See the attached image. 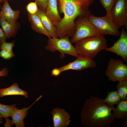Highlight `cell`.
<instances>
[{"label": "cell", "instance_id": "cell-1", "mask_svg": "<svg viewBox=\"0 0 127 127\" xmlns=\"http://www.w3.org/2000/svg\"><path fill=\"white\" fill-rule=\"evenodd\" d=\"M95 0H57L59 12L64 16L55 26L59 38L72 37L75 31V21L78 17H88L90 6Z\"/></svg>", "mask_w": 127, "mask_h": 127}, {"label": "cell", "instance_id": "cell-2", "mask_svg": "<svg viewBox=\"0 0 127 127\" xmlns=\"http://www.w3.org/2000/svg\"><path fill=\"white\" fill-rule=\"evenodd\" d=\"M114 108L103 99L91 96L86 100L81 112L83 125L86 127H110L115 119L112 113Z\"/></svg>", "mask_w": 127, "mask_h": 127}, {"label": "cell", "instance_id": "cell-3", "mask_svg": "<svg viewBox=\"0 0 127 127\" xmlns=\"http://www.w3.org/2000/svg\"><path fill=\"white\" fill-rule=\"evenodd\" d=\"M75 44L79 55L92 59L100 51L105 50L107 47L106 39L101 35L87 37Z\"/></svg>", "mask_w": 127, "mask_h": 127}, {"label": "cell", "instance_id": "cell-4", "mask_svg": "<svg viewBox=\"0 0 127 127\" xmlns=\"http://www.w3.org/2000/svg\"><path fill=\"white\" fill-rule=\"evenodd\" d=\"M90 21L95 27L101 35H109L118 36L120 35L119 28L111 15L107 14L98 17L91 14L88 17Z\"/></svg>", "mask_w": 127, "mask_h": 127}, {"label": "cell", "instance_id": "cell-5", "mask_svg": "<svg viewBox=\"0 0 127 127\" xmlns=\"http://www.w3.org/2000/svg\"><path fill=\"white\" fill-rule=\"evenodd\" d=\"M75 31L70 41L75 44L84 38L101 35L95 27L90 21L88 17L81 16L75 21Z\"/></svg>", "mask_w": 127, "mask_h": 127}, {"label": "cell", "instance_id": "cell-6", "mask_svg": "<svg viewBox=\"0 0 127 127\" xmlns=\"http://www.w3.org/2000/svg\"><path fill=\"white\" fill-rule=\"evenodd\" d=\"M69 38L67 37L59 38H48L45 49L52 52L58 51L60 53L61 59L65 57V54L76 57L79 55Z\"/></svg>", "mask_w": 127, "mask_h": 127}, {"label": "cell", "instance_id": "cell-7", "mask_svg": "<svg viewBox=\"0 0 127 127\" xmlns=\"http://www.w3.org/2000/svg\"><path fill=\"white\" fill-rule=\"evenodd\" d=\"M105 75L111 81L119 82L127 79V65L123 61L111 59L109 61Z\"/></svg>", "mask_w": 127, "mask_h": 127}, {"label": "cell", "instance_id": "cell-8", "mask_svg": "<svg viewBox=\"0 0 127 127\" xmlns=\"http://www.w3.org/2000/svg\"><path fill=\"white\" fill-rule=\"evenodd\" d=\"M74 61L69 63L66 65L53 69L51 75L59 76L61 73L69 70L81 71L88 68H93L96 67V63L93 59L78 55Z\"/></svg>", "mask_w": 127, "mask_h": 127}, {"label": "cell", "instance_id": "cell-9", "mask_svg": "<svg viewBox=\"0 0 127 127\" xmlns=\"http://www.w3.org/2000/svg\"><path fill=\"white\" fill-rule=\"evenodd\" d=\"M111 15L119 28L124 27L127 29V0H115Z\"/></svg>", "mask_w": 127, "mask_h": 127}, {"label": "cell", "instance_id": "cell-10", "mask_svg": "<svg viewBox=\"0 0 127 127\" xmlns=\"http://www.w3.org/2000/svg\"><path fill=\"white\" fill-rule=\"evenodd\" d=\"M120 37L110 48L107 47L106 51L112 52L121 56L123 61L127 62V33L123 27L122 28Z\"/></svg>", "mask_w": 127, "mask_h": 127}, {"label": "cell", "instance_id": "cell-11", "mask_svg": "<svg viewBox=\"0 0 127 127\" xmlns=\"http://www.w3.org/2000/svg\"><path fill=\"white\" fill-rule=\"evenodd\" d=\"M51 114L54 127H66L69 124L70 115L64 109L55 108Z\"/></svg>", "mask_w": 127, "mask_h": 127}, {"label": "cell", "instance_id": "cell-12", "mask_svg": "<svg viewBox=\"0 0 127 127\" xmlns=\"http://www.w3.org/2000/svg\"><path fill=\"white\" fill-rule=\"evenodd\" d=\"M43 96L40 95L31 105L28 107H24L21 109H19L16 107L14 109L12 114L11 124H15L16 127H24V119L26 117L28 109Z\"/></svg>", "mask_w": 127, "mask_h": 127}, {"label": "cell", "instance_id": "cell-13", "mask_svg": "<svg viewBox=\"0 0 127 127\" xmlns=\"http://www.w3.org/2000/svg\"><path fill=\"white\" fill-rule=\"evenodd\" d=\"M0 24L4 35L7 39L15 37L21 26L20 23L17 21L8 22L3 17H0Z\"/></svg>", "mask_w": 127, "mask_h": 127}, {"label": "cell", "instance_id": "cell-14", "mask_svg": "<svg viewBox=\"0 0 127 127\" xmlns=\"http://www.w3.org/2000/svg\"><path fill=\"white\" fill-rule=\"evenodd\" d=\"M0 11V17H3L7 21L11 22L17 21L20 17V11L13 10L8 0H5Z\"/></svg>", "mask_w": 127, "mask_h": 127}, {"label": "cell", "instance_id": "cell-15", "mask_svg": "<svg viewBox=\"0 0 127 127\" xmlns=\"http://www.w3.org/2000/svg\"><path fill=\"white\" fill-rule=\"evenodd\" d=\"M46 13L55 26L62 19L58 10L57 0H48Z\"/></svg>", "mask_w": 127, "mask_h": 127}, {"label": "cell", "instance_id": "cell-16", "mask_svg": "<svg viewBox=\"0 0 127 127\" xmlns=\"http://www.w3.org/2000/svg\"><path fill=\"white\" fill-rule=\"evenodd\" d=\"M28 19L30 23L31 28L35 32L44 35L48 38H51L49 32L45 28L39 17L36 13H28Z\"/></svg>", "mask_w": 127, "mask_h": 127}, {"label": "cell", "instance_id": "cell-17", "mask_svg": "<svg viewBox=\"0 0 127 127\" xmlns=\"http://www.w3.org/2000/svg\"><path fill=\"white\" fill-rule=\"evenodd\" d=\"M36 14L40 18L44 26L53 38H58L55 26L47 15L45 12L39 8Z\"/></svg>", "mask_w": 127, "mask_h": 127}, {"label": "cell", "instance_id": "cell-18", "mask_svg": "<svg viewBox=\"0 0 127 127\" xmlns=\"http://www.w3.org/2000/svg\"><path fill=\"white\" fill-rule=\"evenodd\" d=\"M116 105V107L112 110V114L115 119H124V125L127 126V100H121Z\"/></svg>", "mask_w": 127, "mask_h": 127}, {"label": "cell", "instance_id": "cell-19", "mask_svg": "<svg viewBox=\"0 0 127 127\" xmlns=\"http://www.w3.org/2000/svg\"><path fill=\"white\" fill-rule=\"evenodd\" d=\"M13 95H22L26 98L28 97L27 92L20 89L19 87L18 84L16 83H13L9 87L0 89V97Z\"/></svg>", "mask_w": 127, "mask_h": 127}, {"label": "cell", "instance_id": "cell-20", "mask_svg": "<svg viewBox=\"0 0 127 127\" xmlns=\"http://www.w3.org/2000/svg\"><path fill=\"white\" fill-rule=\"evenodd\" d=\"M106 98L103 99L104 101L110 106L114 108V106L117 105L121 100L117 91L107 92Z\"/></svg>", "mask_w": 127, "mask_h": 127}, {"label": "cell", "instance_id": "cell-21", "mask_svg": "<svg viewBox=\"0 0 127 127\" xmlns=\"http://www.w3.org/2000/svg\"><path fill=\"white\" fill-rule=\"evenodd\" d=\"M117 91L121 100H127V79L119 82Z\"/></svg>", "mask_w": 127, "mask_h": 127}, {"label": "cell", "instance_id": "cell-22", "mask_svg": "<svg viewBox=\"0 0 127 127\" xmlns=\"http://www.w3.org/2000/svg\"><path fill=\"white\" fill-rule=\"evenodd\" d=\"M16 105H7L0 103V114L5 119L11 116L13 112L16 107Z\"/></svg>", "mask_w": 127, "mask_h": 127}, {"label": "cell", "instance_id": "cell-23", "mask_svg": "<svg viewBox=\"0 0 127 127\" xmlns=\"http://www.w3.org/2000/svg\"><path fill=\"white\" fill-rule=\"evenodd\" d=\"M106 10L107 14L111 15L112 9L115 0H99Z\"/></svg>", "mask_w": 127, "mask_h": 127}, {"label": "cell", "instance_id": "cell-24", "mask_svg": "<svg viewBox=\"0 0 127 127\" xmlns=\"http://www.w3.org/2000/svg\"><path fill=\"white\" fill-rule=\"evenodd\" d=\"M16 41H12L9 42L5 41L3 42L0 45V50H4L10 52H13V47L15 45Z\"/></svg>", "mask_w": 127, "mask_h": 127}, {"label": "cell", "instance_id": "cell-25", "mask_svg": "<svg viewBox=\"0 0 127 127\" xmlns=\"http://www.w3.org/2000/svg\"><path fill=\"white\" fill-rule=\"evenodd\" d=\"M38 8L37 5L35 2L29 3L26 7L28 13L32 14L36 13Z\"/></svg>", "mask_w": 127, "mask_h": 127}, {"label": "cell", "instance_id": "cell-26", "mask_svg": "<svg viewBox=\"0 0 127 127\" xmlns=\"http://www.w3.org/2000/svg\"><path fill=\"white\" fill-rule=\"evenodd\" d=\"M15 56L13 52H10L4 50L0 51V57L5 60H9Z\"/></svg>", "mask_w": 127, "mask_h": 127}, {"label": "cell", "instance_id": "cell-27", "mask_svg": "<svg viewBox=\"0 0 127 127\" xmlns=\"http://www.w3.org/2000/svg\"><path fill=\"white\" fill-rule=\"evenodd\" d=\"M40 9L46 12L48 0H35Z\"/></svg>", "mask_w": 127, "mask_h": 127}, {"label": "cell", "instance_id": "cell-28", "mask_svg": "<svg viewBox=\"0 0 127 127\" xmlns=\"http://www.w3.org/2000/svg\"><path fill=\"white\" fill-rule=\"evenodd\" d=\"M6 39L2 29L0 28V45L3 42L6 41L7 40Z\"/></svg>", "mask_w": 127, "mask_h": 127}, {"label": "cell", "instance_id": "cell-29", "mask_svg": "<svg viewBox=\"0 0 127 127\" xmlns=\"http://www.w3.org/2000/svg\"><path fill=\"white\" fill-rule=\"evenodd\" d=\"M8 71L6 67L3 68L0 71V77L1 76H6L8 74Z\"/></svg>", "mask_w": 127, "mask_h": 127}, {"label": "cell", "instance_id": "cell-30", "mask_svg": "<svg viewBox=\"0 0 127 127\" xmlns=\"http://www.w3.org/2000/svg\"><path fill=\"white\" fill-rule=\"evenodd\" d=\"M6 122L4 123V127H11L12 126L11 124V120L8 118H5Z\"/></svg>", "mask_w": 127, "mask_h": 127}, {"label": "cell", "instance_id": "cell-31", "mask_svg": "<svg viewBox=\"0 0 127 127\" xmlns=\"http://www.w3.org/2000/svg\"><path fill=\"white\" fill-rule=\"evenodd\" d=\"M5 0H0V9H1L2 7L0 5V3L2 2H4Z\"/></svg>", "mask_w": 127, "mask_h": 127}, {"label": "cell", "instance_id": "cell-32", "mask_svg": "<svg viewBox=\"0 0 127 127\" xmlns=\"http://www.w3.org/2000/svg\"><path fill=\"white\" fill-rule=\"evenodd\" d=\"M3 121L2 117H0V125L1 123H3Z\"/></svg>", "mask_w": 127, "mask_h": 127}, {"label": "cell", "instance_id": "cell-33", "mask_svg": "<svg viewBox=\"0 0 127 127\" xmlns=\"http://www.w3.org/2000/svg\"><path fill=\"white\" fill-rule=\"evenodd\" d=\"M0 117H3L2 115L0 114Z\"/></svg>", "mask_w": 127, "mask_h": 127}, {"label": "cell", "instance_id": "cell-34", "mask_svg": "<svg viewBox=\"0 0 127 127\" xmlns=\"http://www.w3.org/2000/svg\"><path fill=\"white\" fill-rule=\"evenodd\" d=\"M8 0H8H9V1H11V0Z\"/></svg>", "mask_w": 127, "mask_h": 127}]
</instances>
